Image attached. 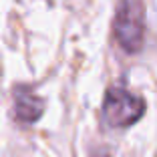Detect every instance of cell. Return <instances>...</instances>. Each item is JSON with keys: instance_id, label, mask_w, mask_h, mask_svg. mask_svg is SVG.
Returning <instances> with one entry per match:
<instances>
[{"instance_id": "cell-3", "label": "cell", "mask_w": 157, "mask_h": 157, "mask_svg": "<svg viewBox=\"0 0 157 157\" xmlns=\"http://www.w3.org/2000/svg\"><path fill=\"white\" fill-rule=\"evenodd\" d=\"M44 113V101L26 87L14 89V117L20 123H34Z\"/></svg>"}, {"instance_id": "cell-1", "label": "cell", "mask_w": 157, "mask_h": 157, "mask_svg": "<svg viewBox=\"0 0 157 157\" xmlns=\"http://www.w3.org/2000/svg\"><path fill=\"white\" fill-rule=\"evenodd\" d=\"M145 12L139 0H121L113 20V34L117 44L125 52L135 55L143 46V33H145Z\"/></svg>"}, {"instance_id": "cell-2", "label": "cell", "mask_w": 157, "mask_h": 157, "mask_svg": "<svg viewBox=\"0 0 157 157\" xmlns=\"http://www.w3.org/2000/svg\"><path fill=\"white\" fill-rule=\"evenodd\" d=\"M145 113V101L123 87L107 89L103 99V119L109 127L123 129L137 123Z\"/></svg>"}, {"instance_id": "cell-4", "label": "cell", "mask_w": 157, "mask_h": 157, "mask_svg": "<svg viewBox=\"0 0 157 157\" xmlns=\"http://www.w3.org/2000/svg\"><path fill=\"white\" fill-rule=\"evenodd\" d=\"M95 157H111V155H107V153H99V155H95Z\"/></svg>"}]
</instances>
